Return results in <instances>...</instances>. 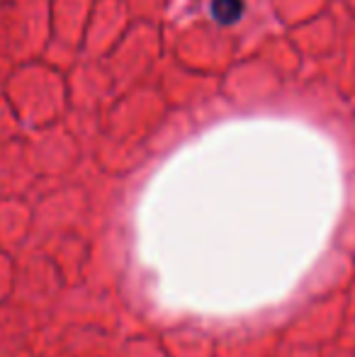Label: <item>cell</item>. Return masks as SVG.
I'll return each mask as SVG.
<instances>
[{
  "label": "cell",
  "instance_id": "1",
  "mask_svg": "<svg viewBox=\"0 0 355 357\" xmlns=\"http://www.w3.org/2000/svg\"><path fill=\"white\" fill-rule=\"evenodd\" d=\"M243 13V0H212V15L217 22L234 24Z\"/></svg>",
  "mask_w": 355,
  "mask_h": 357
}]
</instances>
